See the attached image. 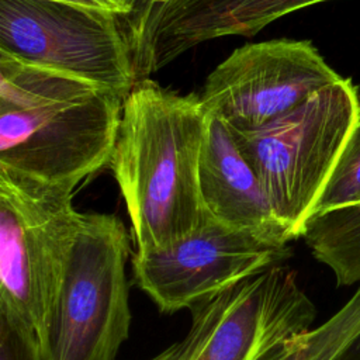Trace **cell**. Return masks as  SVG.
<instances>
[{
    "mask_svg": "<svg viewBox=\"0 0 360 360\" xmlns=\"http://www.w3.org/2000/svg\"><path fill=\"white\" fill-rule=\"evenodd\" d=\"M208 115L198 97L139 80L122 104L110 169L135 250L163 249L201 224L200 158Z\"/></svg>",
    "mask_w": 360,
    "mask_h": 360,
    "instance_id": "obj_1",
    "label": "cell"
},
{
    "mask_svg": "<svg viewBox=\"0 0 360 360\" xmlns=\"http://www.w3.org/2000/svg\"><path fill=\"white\" fill-rule=\"evenodd\" d=\"M124 98L0 51V169L75 190L110 163Z\"/></svg>",
    "mask_w": 360,
    "mask_h": 360,
    "instance_id": "obj_2",
    "label": "cell"
},
{
    "mask_svg": "<svg viewBox=\"0 0 360 360\" xmlns=\"http://www.w3.org/2000/svg\"><path fill=\"white\" fill-rule=\"evenodd\" d=\"M359 118V89L342 77L262 128L228 127L292 240L314 215Z\"/></svg>",
    "mask_w": 360,
    "mask_h": 360,
    "instance_id": "obj_3",
    "label": "cell"
},
{
    "mask_svg": "<svg viewBox=\"0 0 360 360\" xmlns=\"http://www.w3.org/2000/svg\"><path fill=\"white\" fill-rule=\"evenodd\" d=\"M131 232L114 214L83 212L41 346L45 360H115L128 339Z\"/></svg>",
    "mask_w": 360,
    "mask_h": 360,
    "instance_id": "obj_4",
    "label": "cell"
},
{
    "mask_svg": "<svg viewBox=\"0 0 360 360\" xmlns=\"http://www.w3.org/2000/svg\"><path fill=\"white\" fill-rule=\"evenodd\" d=\"M72 193L0 169V302L39 340L83 219Z\"/></svg>",
    "mask_w": 360,
    "mask_h": 360,
    "instance_id": "obj_5",
    "label": "cell"
},
{
    "mask_svg": "<svg viewBox=\"0 0 360 360\" xmlns=\"http://www.w3.org/2000/svg\"><path fill=\"white\" fill-rule=\"evenodd\" d=\"M183 339L148 360H266L311 329L316 308L297 273L277 264L193 305Z\"/></svg>",
    "mask_w": 360,
    "mask_h": 360,
    "instance_id": "obj_6",
    "label": "cell"
},
{
    "mask_svg": "<svg viewBox=\"0 0 360 360\" xmlns=\"http://www.w3.org/2000/svg\"><path fill=\"white\" fill-rule=\"evenodd\" d=\"M0 51L127 97L136 83L118 14L49 0H0Z\"/></svg>",
    "mask_w": 360,
    "mask_h": 360,
    "instance_id": "obj_7",
    "label": "cell"
},
{
    "mask_svg": "<svg viewBox=\"0 0 360 360\" xmlns=\"http://www.w3.org/2000/svg\"><path fill=\"white\" fill-rule=\"evenodd\" d=\"M291 255L288 243L229 226L205 211L198 228L177 242L163 249L135 250L132 281L160 312L173 314L283 264Z\"/></svg>",
    "mask_w": 360,
    "mask_h": 360,
    "instance_id": "obj_8",
    "label": "cell"
},
{
    "mask_svg": "<svg viewBox=\"0 0 360 360\" xmlns=\"http://www.w3.org/2000/svg\"><path fill=\"white\" fill-rule=\"evenodd\" d=\"M342 77L311 41L270 39L236 48L210 73L198 98L231 129L253 131Z\"/></svg>",
    "mask_w": 360,
    "mask_h": 360,
    "instance_id": "obj_9",
    "label": "cell"
},
{
    "mask_svg": "<svg viewBox=\"0 0 360 360\" xmlns=\"http://www.w3.org/2000/svg\"><path fill=\"white\" fill-rule=\"evenodd\" d=\"M198 176L201 200L210 215L273 242L292 240L229 128L211 115L207 120Z\"/></svg>",
    "mask_w": 360,
    "mask_h": 360,
    "instance_id": "obj_10",
    "label": "cell"
},
{
    "mask_svg": "<svg viewBox=\"0 0 360 360\" xmlns=\"http://www.w3.org/2000/svg\"><path fill=\"white\" fill-rule=\"evenodd\" d=\"M301 238L338 285L360 284V204L311 217Z\"/></svg>",
    "mask_w": 360,
    "mask_h": 360,
    "instance_id": "obj_11",
    "label": "cell"
},
{
    "mask_svg": "<svg viewBox=\"0 0 360 360\" xmlns=\"http://www.w3.org/2000/svg\"><path fill=\"white\" fill-rule=\"evenodd\" d=\"M360 333V284L323 323L290 339L266 360H336Z\"/></svg>",
    "mask_w": 360,
    "mask_h": 360,
    "instance_id": "obj_12",
    "label": "cell"
},
{
    "mask_svg": "<svg viewBox=\"0 0 360 360\" xmlns=\"http://www.w3.org/2000/svg\"><path fill=\"white\" fill-rule=\"evenodd\" d=\"M356 204H360V118L338 159L314 215Z\"/></svg>",
    "mask_w": 360,
    "mask_h": 360,
    "instance_id": "obj_13",
    "label": "cell"
},
{
    "mask_svg": "<svg viewBox=\"0 0 360 360\" xmlns=\"http://www.w3.org/2000/svg\"><path fill=\"white\" fill-rule=\"evenodd\" d=\"M0 360H45L38 333L0 302Z\"/></svg>",
    "mask_w": 360,
    "mask_h": 360,
    "instance_id": "obj_14",
    "label": "cell"
},
{
    "mask_svg": "<svg viewBox=\"0 0 360 360\" xmlns=\"http://www.w3.org/2000/svg\"><path fill=\"white\" fill-rule=\"evenodd\" d=\"M167 1L170 0H134L129 14L120 15L125 34L128 35V32H131L155 6L165 4Z\"/></svg>",
    "mask_w": 360,
    "mask_h": 360,
    "instance_id": "obj_15",
    "label": "cell"
},
{
    "mask_svg": "<svg viewBox=\"0 0 360 360\" xmlns=\"http://www.w3.org/2000/svg\"><path fill=\"white\" fill-rule=\"evenodd\" d=\"M107 10L118 14V15H127L129 14L132 8L134 0H98Z\"/></svg>",
    "mask_w": 360,
    "mask_h": 360,
    "instance_id": "obj_16",
    "label": "cell"
},
{
    "mask_svg": "<svg viewBox=\"0 0 360 360\" xmlns=\"http://www.w3.org/2000/svg\"><path fill=\"white\" fill-rule=\"evenodd\" d=\"M336 360H360V333L347 345Z\"/></svg>",
    "mask_w": 360,
    "mask_h": 360,
    "instance_id": "obj_17",
    "label": "cell"
},
{
    "mask_svg": "<svg viewBox=\"0 0 360 360\" xmlns=\"http://www.w3.org/2000/svg\"><path fill=\"white\" fill-rule=\"evenodd\" d=\"M323 1H328V0H283L284 8H285L287 14L294 13V11L301 10V8H304V7H308V6H314V4H318V3H323Z\"/></svg>",
    "mask_w": 360,
    "mask_h": 360,
    "instance_id": "obj_18",
    "label": "cell"
},
{
    "mask_svg": "<svg viewBox=\"0 0 360 360\" xmlns=\"http://www.w3.org/2000/svg\"><path fill=\"white\" fill-rule=\"evenodd\" d=\"M49 1H58V3H66V4H76V6H83V7H91V8H98V10H107L98 0H49ZM110 11V10H107ZM112 13V11H111Z\"/></svg>",
    "mask_w": 360,
    "mask_h": 360,
    "instance_id": "obj_19",
    "label": "cell"
}]
</instances>
